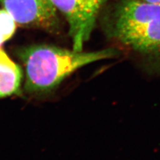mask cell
<instances>
[{
	"mask_svg": "<svg viewBox=\"0 0 160 160\" xmlns=\"http://www.w3.org/2000/svg\"><path fill=\"white\" fill-rule=\"evenodd\" d=\"M16 23L53 32L59 27L58 12L50 0H0Z\"/></svg>",
	"mask_w": 160,
	"mask_h": 160,
	"instance_id": "obj_4",
	"label": "cell"
},
{
	"mask_svg": "<svg viewBox=\"0 0 160 160\" xmlns=\"http://www.w3.org/2000/svg\"><path fill=\"white\" fill-rule=\"evenodd\" d=\"M23 78L22 68L0 48V99L21 93Z\"/></svg>",
	"mask_w": 160,
	"mask_h": 160,
	"instance_id": "obj_5",
	"label": "cell"
},
{
	"mask_svg": "<svg viewBox=\"0 0 160 160\" xmlns=\"http://www.w3.org/2000/svg\"><path fill=\"white\" fill-rule=\"evenodd\" d=\"M98 24L112 48L150 74L160 75V3L111 0Z\"/></svg>",
	"mask_w": 160,
	"mask_h": 160,
	"instance_id": "obj_1",
	"label": "cell"
},
{
	"mask_svg": "<svg viewBox=\"0 0 160 160\" xmlns=\"http://www.w3.org/2000/svg\"><path fill=\"white\" fill-rule=\"evenodd\" d=\"M120 54L113 48L83 52L43 44L23 48L18 52L26 72L24 89L36 94L51 92L80 68Z\"/></svg>",
	"mask_w": 160,
	"mask_h": 160,
	"instance_id": "obj_2",
	"label": "cell"
},
{
	"mask_svg": "<svg viewBox=\"0 0 160 160\" xmlns=\"http://www.w3.org/2000/svg\"><path fill=\"white\" fill-rule=\"evenodd\" d=\"M66 19L72 49L82 51L103 8L111 0H50Z\"/></svg>",
	"mask_w": 160,
	"mask_h": 160,
	"instance_id": "obj_3",
	"label": "cell"
},
{
	"mask_svg": "<svg viewBox=\"0 0 160 160\" xmlns=\"http://www.w3.org/2000/svg\"><path fill=\"white\" fill-rule=\"evenodd\" d=\"M143 1H146V2H152V3H160V0H143Z\"/></svg>",
	"mask_w": 160,
	"mask_h": 160,
	"instance_id": "obj_7",
	"label": "cell"
},
{
	"mask_svg": "<svg viewBox=\"0 0 160 160\" xmlns=\"http://www.w3.org/2000/svg\"><path fill=\"white\" fill-rule=\"evenodd\" d=\"M16 22L5 9L0 10V48L11 38L16 29Z\"/></svg>",
	"mask_w": 160,
	"mask_h": 160,
	"instance_id": "obj_6",
	"label": "cell"
}]
</instances>
